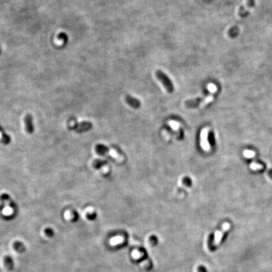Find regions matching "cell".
<instances>
[{"mask_svg":"<svg viewBox=\"0 0 272 272\" xmlns=\"http://www.w3.org/2000/svg\"><path fill=\"white\" fill-rule=\"evenodd\" d=\"M230 227V225L229 223H227V222L224 223L223 224L222 227L220 230H217V231H216V233H215V235H214V241H213V242H212L213 246H217V245H219L221 241L223 235L227 231V230H228L229 229Z\"/></svg>","mask_w":272,"mask_h":272,"instance_id":"cell-2","label":"cell"},{"mask_svg":"<svg viewBox=\"0 0 272 272\" xmlns=\"http://www.w3.org/2000/svg\"><path fill=\"white\" fill-rule=\"evenodd\" d=\"M208 88L212 93H214L217 91V88L214 85H209Z\"/></svg>","mask_w":272,"mask_h":272,"instance_id":"cell-15","label":"cell"},{"mask_svg":"<svg viewBox=\"0 0 272 272\" xmlns=\"http://www.w3.org/2000/svg\"><path fill=\"white\" fill-rule=\"evenodd\" d=\"M13 246L14 250L19 253H23L26 250L25 245L20 241H15L13 243Z\"/></svg>","mask_w":272,"mask_h":272,"instance_id":"cell-10","label":"cell"},{"mask_svg":"<svg viewBox=\"0 0 272 272\" xmlns=\"http://www.w3.org/2000/svg\"><path fill=\"white\" fill-rule=\"evenodd\" d=\"M255 5V0H246V4L241 7L238 11V15L241 18L246 17L249 15L250 10Z\"/></svg>","mask_w":272,"mask_h":272,"instance_id":"cell-3","label":"cell"},{"mask_svg":"<svg viewBox=\"0 0 272 272\" xmlns=\"http://www.w3.org/2000/svg\"><path fill=\"white\" fill-rule=\"evenodd\" d=\"M169 125L171 126V127H172L174 129H178V127H179L178 124L176 122H169Z\"/></svg>","mask_w":272,"mask_h":272,"instance_id":"cell-16","label":"cell"},{"mask_svg":"<svg viewBox=\"0 0 272 272\" xmlns=\"http://www.w3.org/2000/svg\"><path fill=\"white\" fill-rule=\"evenodd\" d=\"M243 155L245 158L250 159L255 157V152L251 150H245L243 152Z\"/></svg>","mask_w":272,"mask_h":272,"instance_id":"cell-13","label":"cell"},{"mask_svg":"<svg viewBox=\"0 0 272 272\" xmlns=\"http://www.w3.org/2000/svg\"><path fill=\"white\" fill-rule=\"evenodd\" d=\"M156 76L168 93H171L173 92L174 86L173 82L166 74H164L161 70H158L156 72Z\"/></svg>","mask_w":272,"mask_h":272,"instance_id":"cell-1","label":"cell"},{"mask_svg":"<svg viewBox=\"0 0 272 272\" xmlns=\"http://www.w3.org/2000/svg\"><path fill=\"white\" fill-rule=\"evenodd\" d=\"M97 152L100 154H104V153H109L110 155L115 159H118L119 161H122V158L118 155V154L114 150L109 149L107 147H106L103 145H98L96 147Z\"/></svg>","mask_w":272,"mask_h":272,"instance_id":"cell-5","label":"cell"},{"mask_svg":"<svg viewBox=\"0 0 272 272\" xmlns=\"http://www.w3.org/2000/svg\"><path fill=\"white\" fill-rule=\"evenodd\" d=\"M44 233L47 236V237H49V238H51V237H52L54 235V230H53L52 228H50V227L46 228L44 230Z\"/></svg>","mask_w":272,"mask_h":272,"instance_id":"cell-14","label":"cell"},{"mask_svg":"<svg viewBox=\"0 0 272 272\" xmlns=\"http://www.w3.org/2000/svg\"><path fill=\"white\" fill-rule=\"evenodd\" d=\"M250 168H251V169H252L253 171H258V170L262 169L263 168V166L259 163L253 162L250 164Z\"/></svg>","mask_w":272,"mask_h":272,"instance_id":"cell-12","label":"cell"},{"mask_svg":"<svg viewBox=\"0 0 272 272\" xmlns=\"http://www.w3.org/2000/svg\"><path fill=\"white\" fill-rule=\"evenodd\" d=\"M126 102L134 109H139L140 106V102L138 99L130 95H127L126 97Z\"/></svg>","mask_w":272,"mask_h":272,"instance_id":"cell-7","label":"cell"},{"mask_svg":"<svg viewBox=\"0 0 272 272\" xmlns=\"http://www.w3.org/2000/svg\"><path fill=\"white\" fill-rule=\"evenodd\" d=\"M70 129H74L77 132L87 131L92 128V123L89 122H82L81 123H75L70 126Z\"/></svg>","mask_w":272,"mask_h":272,"instance_id":"cell-6","label":"cell"},{"mask_svg":"<svg viewBox=\"0 0 272 272\" xmlns=\"http://www.w3.org/2000/svg\"><path fill=\"white\" fill-rule=\"evenodd\" d=\"M0 140L5 144H9L11 141V138L10 136L4 134L1 129H0Z\"/></svg>","mask_w":272,"mask_h":272,"instance_id":"cell-11","label":"cell"},{"mask_svg":"<svg viewBox=\"0 0 272 272\" xmlns=\"http://www.w3.org/2000/svg\"><path fill=\"white\" fill-rule=\"evenodd\" d=\"M4 265L5 267L9 270H12L14 268V262L13 258L9 255H7L4 257L3 259Z\"/></svg>","mask_w":272,"mask_h":272,"instance_id":"cell-9","label":"cell"},{"mask_svg":"<svg viewBox=\"0 0 272 272\" xmlns=\"http://www.w3.org/2000/svg\"><path fill=\"white\" fill-rule=\"evenodd\" d=\"M208 133L209 129L207 128H205L202 130L200 134V145L202 148L205 151H208L210 149V146L208 141Z\"/></svg>","mask_w":272,"mask_h":272,"instance_id":"cell-4","label":"cell"},{"mask_svg":"<svg viewBox=\"0 0 272 272\" xmlns=\"http://www.w3.org/2000/svg\"><path fill=\"white\" fill-rule=\"evenodd\" d=\"M25 129L27 133L32 134L33 132V127L32 123V118L31 115H27L25 117Z\"/></svg>","mask_w":272,"mask_h":272,"instance_id":"cell-8","label":"cell"},{"mask_svg":"<svg viewBox=\"0 0 272 272\" xmlns=\"http://www.w3.org/2000/svg\"><path fill=\"white\" fill-rule=\"evenodd\" d=\"M151 241L152 242H155V245H156L157 242H158V239H157V238L156 237V236H151Z\"/></svg>","mask_w":272,"mask_h":272,"instance_id":"cell-17","label":"cell"}]
</instances>
